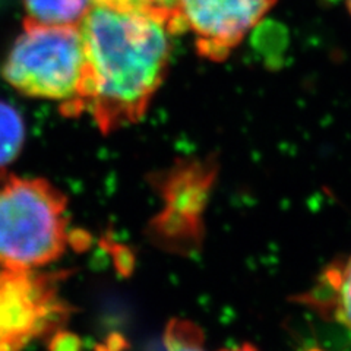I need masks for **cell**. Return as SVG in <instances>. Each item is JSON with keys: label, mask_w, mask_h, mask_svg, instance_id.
<instances>
[{"label": "cell", "mask_w": 351, "mask_h": 351, "mask_svg": "<svg viewBox=\"0 0 351 351\" xmlns=\"http://www.w3.org/2000/svg\"><path fill=\"white\" fill-rule=\"evenodd\" d=\"M80 29L86 71L73 116L90 113L103 134L138 122L166 76L170 38L182 34L174 10L126 14L94 5Z\"/></svg>", "instance_id": "cell-1"}, {"label": "cell", "mask_w": 351, "mask_h": 351, "mask_svg": "<svg viewBox=\"0 0 351 351\" xmlns=\"http://www.w3.org/2000/svg\"><path fill=\"white\" fill-rule=\"evenodd\" d=\"M68 197L40 178H9L0 188V267L38 269L69 243Z\"/></svg>", "instance_id": "cell-2"}, {"label": "cell", "mask_w": 351, "mask_h": 351, "mask_svg": "<svg viewBox=\"0 0 351 351\" xmlns=\"http://www.w3.org/2000/svg\"><path fill=\"white\" fill-rule=\"evenodd\" d=\"M86 59L80 27L41 25L25 21L3 63V78L28 97L62 103L75 114L85 80Z\"/></svg>", "instance_id": "cell-3"}, {"label": "cell", "mask_w": 351, "mask_h": 351, "mask_svg": "<svg viewBox=\"0 0 351 351\" xmlns=\"http://www.w3.org/2000/svg\"><path fill=\"white\" fill-rule=\"evenodd\" d=\"M60 281V274L0 267V351H22L68 319Z\"/></svg>", "instance_id": "cell-4"}, {"label": "cell", "mask_w": 351, "mask_h": 351, "mask_svg": "<svg viewBox=\"0 0 351 351\" xmlns=\"http://www.w3.org/2000/svg\"><path fill=\"white\" fill-rule=\"evenodd\" d=\"M276 0H176L174 12L191 31L197 51L223 60L263 18Z\"/></svg>", "instance_id": "cell-5"}, {"label": "cell", "mask_w": 351, "mask_h": 351, "mask_svg": "<svg viewBox=\"0 0 351 351\" xmlns=\"http://www.w3.org/2000/svg\"><path fill=\"white\" fill-rule=\"evenodd\" d=\"M27 21L41 25L80 27L93 0H24Z\"/></svg>", "instance_id": "cell-6"}, {"label": "cell", "mask_w": 351, "mask_h": 351, "mask_svg": "<svg viewBox=\"0 0 351 351\" xmlns=\"http://www.w3.org/2000/svg\"><path fill=\"white\" fill-rule=\"evenodd\" d=\"M25 141V125L18 108L0 100V176L21 154Z\"/></svg>", "instance_id": "cell-7"}, {"label": "cell", "mask_w": 351, "mask_h": 351, "mask_svg": "<svg viewBox=\"0 0 351 351\" xmlns=\"http://www.w3.org/2000/svg\"><path fill=\"white\" fill-rule=\"evenodd\" d=\"M325 282L331 293L335 319L351 332V256L341 267L329 269Z\"/></svg>", "instance_id": "cell-8"}, {"label": "cell", "mask_w": 351, "mask_h": 351, "mask_svg": "<svg viewBox=\"0 0 351 351\" xmlns=\"http://www.w3.org/2000/svg\"><path fill=\"white\" fill-rule=\"evenodd\" d=\"M164 346L167 351H206L201 328L180 317L169 322L164 334Z\"/></svg>", "instance_id": "cell-9"}, {"label": "cell", "mask_w": 351, "mask_h": 351, "mask_svg": "<svg viewBox=\"0 0 351 351\" xmlns=\"http://www.w3.org/2000/svg\"><path fill=\"white\" fill-rule=\"evenodd\" d=\"M94 5L104 6L126 14H154L173 10L164 6L162 0H93Z\"/></svg>", "instance_id": "cell-10"}, {"label": "cell", "mask_w": 351, "mask_h": 351, "mask_svg": "<svg viewBox=\"0 0 351 351\" xmlns=\"http://www.w3.org/2000/svg\"><path fill=\"white\" fill-rule=\"evenodd\" d=\"M223 351H258L254 346L250 344H243V346H239L236 348H232V350H223Z\"/></svg>", "instance_id": "cell-11"}, {"label": "cell", "mask_w": 351, "mask_h": 351, "mask_svg": "<svg viewBox=\"0 0 351 351\" xmlns=\"http://www.w3.org/2000/svg\"><path fill=\"white\" fill-rule=\"evenodd\" d=\"M347 5H348V9H350V12H351V0H347Z\"/></svg>", "instance_id": "cell-12"}]
</instances>
